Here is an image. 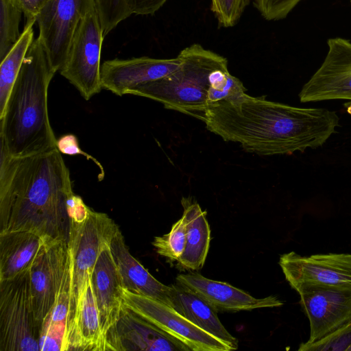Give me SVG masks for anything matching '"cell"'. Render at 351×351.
Masks as SVG:
<instances>
[{
	"mask_svg": "<svg viewBox=\"0 0 351 351\" xmlns=\"http://www.w3.org/2000/svg\"><path fill=\"white\" fill-rule=\"evenodd\" d=\"M91 284L105 337L119 319L122 302L123 284L110 244L101 252L91 276Z\"/></svg>",
	"mask_w": 351,
	"mask_h": 351,
	"instance_id": "17",
	"label": "cell"
},
{
	"mask_svg": "<svg viewBox=\"0 0 351 351\" xmlns=\"http://www.w3.org/2000/svg\"><path fill=\"white\" fill-rule=\"evenodd\" d=\"M46 245H48L40 236L31 232L0 233V281L29 269Z\"/></svg>",
	"mask_w": 351,
	"mask_h": 351,
	"instance_id": "20",
	"label": "cell"
},
{
	"mask_svg": "<svg viewBox=\"0 0 351 351\" xmlns=\"http://www.w3.org/2000/svg\"><path fill=\"white\" fill-rule=\"evenodd\" d=\"M56 71L41 39L32 42L0 116L1 149L23 157L57 148L47 108L48 88Z\"/></svg>",
	"mask_w": 351,
	"mask_h": 351,
	"instance_id": "3",
	"label": "cell"
},
{
	"mask_svg": "<svg viewBox=\"0 0 351 351\" xmlns=\"http://www.w3.org/2000/svg\"><path fill=\"white\" fill-rule=\"evenodd\" d=\"M179 68L169 75L131 89L128 94L155 100L165 108L191 115L208 104L245 93L232 75L228 60L199 44L181 50Z\"/></svg>",
	"mask_w": 351,
	"mask_h": 351,
	"instance_id": "4",
	"label": "cell"
},
{
	"mask_svg": "<svg viewBox=\"0 0 351 351\" xmlns=\"http://www.w3.org/2000/svg\"><path fill=\"white\" fill-rule=\"evenodd\" d=\"M347 112L351 114V103L349 104V105L347 106Z\"/></svg>",
	"mask_w": 351,
	"mask_h": 351,
	"instance_id": "33",
	"label": "cell"
},
{
	"mask_svg": "<svg viewBox=\"0 0 351 351\" xmlns=\"http://www.w3.org/2000/svg\"><path fill=\"white\" fill-rule=\"evenodd\" d=\"M186 243V224L183 217L172 225L170 232L156 237L152 242L156 252L171 261H178Z\"/></svg>",
	"mask_w": 351,
	"mask_h": 351,
	"instance_id": "25",
	"label": "cell"
},
{
	"mask_svg": "<svg viewBox=\"0 0 351 351\" xmlns=\"http://www.w3.org/2000/svg\"><path fill=\"white\" fill-rule=\"evenodd\" d=\"M23 8L19 0H0V60L19 40Z\"/></svg>",
	"mask_w": 351,
	"mask_h": 351,
	"instance_id": "24",
	"label": "cell"
},
{
	"mask_svg": "<svg viewBox=\"0 0 351 351\" xmlns=\"http://www.w3.org/2000/svg\"><path fill=\"white\" fill-rule=\"evenodd\" d=\"M33 25H25L17 42L1 61L0 116L4 110L11 89L21 70L27 52L34 41Z\"/></svg>",
	"mask_w": 351,
	"mask_h": 351,
	"instance_id": "23",
	"label": "cell"
},
{
	"mask_svg": "<svg viewBox=\"0 0 351 351\" xmlns=\"http://www.w3.org/2000/svg\"><path fill=\"white\" fill-rule=\"evenodd\" d=\"M57 148L62 153L67 155H77L81 154L84 156L87 159L92 160L100 168L104 174V170L99 162L97 161L91 156L86 152H82L80 148L77 137L71 134H65L57 140Z\"/></svg>",
	"mask_w": 351,
	"mask_h": 351,
	"instance_id": "30",
	"label": "cell"
},
{
	"mask_svg": "<svg viewBox=\"0 0 351 351\" xmlns=\"http://www.w3.org/2000/svg\"><path fill=\"white\" fill-rule=\"evenodd\" d=\"M25 18V25H34L37 14L46 0H19Z\"/></svg>",
	"mask_w": 351,
	"mask_h": 351,
	"instance_id": "32",
	"label": "cell"
},
{
	"mask_svg": "<svg viewBox=\"0 0 351 351\" xmlns=\"http://www.w3.org/2000/svg\"><path fill=\"white\" fill-rule=\"evenodd\" d=\"M123 287L171 306L170 286L156 280L129 252L120 229L110 243Z\"/></svg>",
	"mask_w": 351,
	"mask_h": 351,
	"instance_id": "18",
	"label": "cell"
},
{
	"mask_svg": "<svg viewBox=\"0 0 351 351\" xmlns=\"http://www.w3.org/2000/svg\"><path fill=\"white\" fill-rule=\"evenodd\" d=\"M180 64L181 60L178 56L168 59L143 56L106 60L101 66V87L123 96L139 85L169 75L177 70Z\"/></svg>",
	"mask_w": 351,
	"mask_h": 351,
	"instance_id": "15",
	"label": "cell"
},
{
	"mask_svg": "<svg viewBox=\"0 0 351 351\" xmlns=\"http://www.w3.org/2000/svg\"><path fill=\"white\" fill-rule=\"evenodd\" d=\"M191 116L223 141L263 156L317 148L339 125L335 112L291 106L246 93L210 104Z\"/></svg>",
	"mask_w": 351,
	"mask_h": 351,
	"instance_id": "1",
	"label": "cell"
},
{
	"mask_svg": "<svg viewBox=\"0 0 351 351\" xmlns=\"http://www.w3.org/2000/svg\"><path fill=\"white\" fill-rule=\"evenodd\" d=\"M106 350L189 351L174 339L132 310L123 307L119 319L106 336Z\"/></svg>",
	"mask_w": 351,
	"mask_h": 351,
	"instance_id": "13",
	"label": "cell"
},
{
	"mask_svg": "<svg viewBox=\"0 0 351 351\" xmlns=\"http://www.w3.org/2000/svg\"><path fill=\"white\" fill-rule=\"evenodd\" d=\"M314 342L351 322V284L303 285L295 289Z\"/></svg>",
	"mask_w": 351,
	"mask_h": 351,
	"instance_id": "10",
	"label": "cell"
},
{
	"mask_svg": "<svg viewBox=\"0 0 351 351\" xmlns=\"http://www.w3.org/2000/svg\"><path fill=\"white\" fill-rule=\"evenodd\" d=\"M168 0H128L132 14L154 15Z\"/></svg>",
	"mask_w": 351,
	"mask_h": 351,
	"instance_id": "31",
	"label": "cell"
},
{
	"mask_svg": "<svg viewBox=\"0 0 351 351\" xmlns=\"http://www.w3.org/2000/svg\"><path fill=\"white\" fill-rule=\"evenodd\" d=\"M279 265L290 286L351 284V254H317L301 256L290 252L280 256Z\"/></svg>",
	"mask_w": 351,
	"mask_h": 351,
	"instance_id": "12",
	"label": "cell"
},
{
	"mask_svg": "<svg viewBox=\"0 0 351 351\" xmlns=\"http://www.w3.org/2000/svg\"><path fill=\"white\" fill-rule=\"evenodd\" d=\"M176 281L197 293L217 311H249L283 305L276 296L256 298L228 283L208 279L197 273L180 274Z\"/></svg>",
	"mask_w": 351,
	"mask_h": 351,
	"instance_id": "16",
	"label": "cell"
},
{
	"mask_svg": "<svg viewBox=\"0 0 351 351\" xmlns=\"http://www.w3.org/2000/svg\"><path fill=\"white\" fill-rule=\"evenodd\" d=\"M69 263L68 241H64L46 245L29 269L34 313L41 326L54 304Z\"/></svg>",
	"mask_w": 351,
	"mask_h": 351,
	"instance_id": "14",
	"label": "cell"
},
{
	"mask_svg": "<svg viewBox=\"0 0 351 351\" xmlns=\"http://www.w3.org/2000/svg\"><path fill=\"white\" fill-rule=\"evenodd\" d=\"M29 269L0 281V351L40 350Z\"/></svg>",
	"mask_w": 351,
	"mask_h": 351,
	"instance_id": "6",
	"label": "cell"
},
{
	"mask_svg": "<svg viewBox=\"0 0 351 351\" xmlns=\"http://www.w3.org/2000/svg\"><path fill=\"white\" fill-rule=\"evenodd\" d=\"M94 2L105 36L132 15L128 0H94Z\"/></svg>",
	"mask_w": 351,
	"mask_h": 351,
	"instance_id": "26",
	"label": "cell"
},
{
	"mask_svg": "<svg viewBox=\"0 0 351 351\" xmlns=\"http://www.w3.org/2000/svg\"><path fill=\"white\" fill-rule=\"evenodd\" d=\"M66 350H106L91 280L75 311L66 339Z\"/></svg>",
	"mask_w": 351,
	"mask_h": 351,
	"instance_id": "21",
	"label": "cell"
},
{
	"mask_svg": "<svg viewBox=\"0 0 351 351\" xmlns=\"http://www.w3.org/2000/svg\"><path fill=\"white\" fill-rule=\"evenodd\" d=\"M251 0H210V10L219 27L235 26Z\"/></svg>",
	"mask_w": 351,
	"mask_h": 351,
	"instance_id": "28",
	"label": "cell"
},
{
	"mask_svg": "<svg viewBox=\"0 0 351 351\" xmlns=\"http://www.w3.org/2000/svg\"><path fill=\"white\" fill-rule=\"evenodd\" d=\"M69 210L71 307L66 339L75 311L91 280L96 261L102 250L110 243L119 230L107 214L90 209L75 193L69 199Z\"/></svg>",
	"mask_w": 351,
	"mask_h": 351,
	"instance_id": "5",
	"label": "cell"
},
{
	"mask_svg": "<svg viewBox=\"0 0 351 351\" xmlns=\"http://www.w3.org/2000/svg\"><path fill=\"white\" fill-rule=\"evenodd\" d=\"M302 0H252L254 7L269 21L286 18Z\"/></svg>",
	"mask_w": 351,
	"mask_h": 351,
	"instance_id": "29",
	"label": "cell"
},
{
	"mask_svg": "<svg viewBox=\"0 0 351 351\" xmlns=\"http://www.w3.org/2000/svg\"><path fill=\"white\" fill-rule=\"evenodd\" d=\"M93 7L94 0H46L40 9L36 16L38 37L56 72L66 60L80 21Z\"/></svg>",
	"mask_w": 351,
	"mask_h": 351,
	"instance_id": "9",
	"label": "cell"
},
{
	"mask_svg": "<svg viewBox=\"0 0 351 351\" xmlns=\"http://www.w3.org/2000/svg\"><path fill=\"white\" fill-rule=\"evenodd\" d=\"M181 204L186 224V243L178 263L188 269L199 270L204 265L210 242L206 212L190 197H183Z\"/></svg>",
	"mask_w": 351,
	"mask_h": 351,
	"instance_id": "22",
	"label": "cell"
},
{
	"mask_svg": "<svg viewBox=\"0 0 351 351\" xmlns=\"http://www.w3.org/2000/svg\"><path fill=\"white\" fill-rule=\"evenodd\" d=\"M327 46L324 62L299 93L301 102L351 100V41L332 38Z\"/></svg>",
	"mask_w": 351,
	"mask_h": 351,
	"instance_id": "11",
	"label": "cell"
},
{
	"mask_svg": "<svg viewBox=\"0 0 351 351\" xmlns=\"http://www.w3.org/2000/svg\"><path fill=\"white\" fill-rule=\"evenodd\" d=\"M104 37L95 6L80 21L66 60L59 71L85 100L102 89L100 58Z\"/></svg>",
	"mask_w": 351,
	"mask_h": 351,
	"instance_id": "7",
	"label": "cell"
},
{
	"mask_svg": "<svg viewBox=\"0 0 351 351\" xmlns=\"http://www.w3.org/2000/svg\"><path fill=\"white\" fill-rule=\"evenodd\" d=\"M123 305L193 351H230L227 344L197 327L174 308L123 287Z\"/></svg>",
	"mask_w": 351,
	"mask_h": 351,
	"instance_id": "8",
	"label": "cell"
},
{
	"mask_svg": "<svg viewBox=\"0 0 351 351\" xmlns=\"http://www.w3.org/2000/svg\"><path fill=\"white\" fill-rule=\"evenodd\" d=\"M300 351H351V322L314 342L302 343Z\"/></svg>",
	"mask_w": 351,
	"mask_h": 351,
	"instance_id": "27",
	"label": "cell"
},
{
	"mask_svg": "<svg viewBox=\"0 0 351 351\" xmlns=\"http://www.w3.org/2000/svg\"><path fill=\"white\" fill-rule=\"evenodd\" d=\"M169 286L171 307L197 327L227 344L232 350L238 348V339L223 326L214 306L177 281Z\"/></svg>",
	"mask_w": 351,
	"mask_h": 351,
	"instance_id": "19",
	"label": "cell"
},
{
	"mask_svg": "<svg viewBox=\"0 0 351 351\" xmlns=\"http://www.w3.org/2000/svg\"><path fill=\"white\" fill-rule=\"evenodd\" d=\"M0 233L28 231L49 245L68 241L70 172L58 148L13 157L0 150Z\"/></svg>",
	"mask_w": 351,
	"mask_h": 351,
	"instance_id": "2",
	"label": "cell"
}]
</instances>
